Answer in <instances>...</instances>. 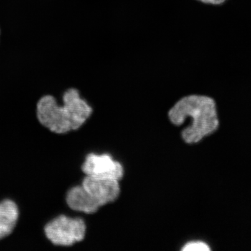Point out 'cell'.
I'll list each match as a JSON object with an SVG mask.
<instances>
[{
	"mask_svg": "<svg viewBox=\"0 0 251 251\" xmlns=\"http://www.w3.org/2000/svg\"><path fill=\"white\" fill-rule=\"evenodd\" d=\"M19 210L11 200L0 202V240L12 233L17 224Z\"/></svg>",
	"mask_w": 251,
	"mask_h": 251,
	"instance_id": "obj_6",
	"label": "cell"
},
{
	"mask_svg": "<svg viewBox=\"0 0 251 251\" xmlns=\"http://www.w3.org/2000/svg\"><path fill=\"white\" fill-rule=\"evenodd\" d=\"M173 125H183L187 119L191 125L181 132L185 143H199L219 128L217 107L214 99L206 95L191 94L180 99L168 112Z\"/></svg>",
	"mask_w": 251,
	"mask_h": 251,
	"instance_id": "obj_2",
	"label": "cell"
},
{
	"mask_svg": "<svg viewBox=\"0 0 251 251\" xmlns=\"http://www.w3.org/2000/svg\"><path fill=\"white\" fill-rule=\"evenodd\" d=\"M82 170L87 176L100 179L120 181L124 176V168L121 163L115 161L107 153L87 155Z\"/></svg>",
	"mask_w": 251,
	"mask_h": 251,
	"instance_id": "obj_5",
	"label": "cell"
},
{
	"mask_svg": "<svg viewBox=\"0 0 251 251\" xmlns=\"http://www.w3.org/2000/svg\"><path fill=\"white\" fill-rule=\"evenodd\" d=\"M120 193L119 181L86 176L81 186L68 191L67 202L73 210L94 214L100 206L116 201Z\"/></svg>",
	"mask_w": 251,
	"mask_h": 251,
	"instance_id": "obj_3",
	"label": "cell"
},
{
	"mask_svg": "<svg viewBox=\"0 0 251 251\" xmlns=\"http://www.w3.org/2000/svg\"><path fill=\"white\" fill-rule=\"evenodd\" d=\"M203 4L209 5V6H223L229 0H196Z\"/></svg>",
	"mask_w": 251,
	"mask_h": 251,
	"instance_id": "obj_8",
	"label": "cell"
},
{
	"mask_svg": "<svg viewBox=\"0 0 251 251\" xmlns=\"http://www.w3.org/2000/svg\"><path fill=\"white\" fill-rule=\"evenodd\" d=\"M44 230L46 237L54 245L69 247L83 240L86 225L80 218L61 215L46 225Z\"/></svg>",
	"mask_w": 251,
	"mask_h": 251,
	"instance_id": "obj_4",
	"label": "cell"
},
{
	"mask_svg": "<svg viewBox=\"0 0 251 251\" xmlns=\"http://www.w3.org/2000/svg\"><path fill=\"white\" fill-rule=\"evenodd\" d=\"M182 251H209L210 248L202 242H191L185 244L183 247Z\"/></svg>",
	"mask_w": 251,
	"mask_h": 251,
	"instance_id": "obj_7",
	"label": "cell"
},
{
	"mask_svg": "<svg viewBox=\"0 0 251 251\" xmlns=\"http://www.w3.org/2000/svg\"><path fill=\"white\" fill-rule=\"evenodd\" d=\"M63 105H59L52 94L41 96L36 105L39 122L53 133L64 134L78 129L90 118L93 109L82 98L77 87L66 89L62 94Z\"/></svg>",
	"mask_w": 251,
	"mask_h": 251,
	"instance_id": "obj_1",
	"label": "cell"
},
{
	"mask_svg": "<svg viewBox=\"0 0 251 251\" xmlns=\"http://www.w3.org/2000/svg\"><path fill=\"white\" fill-rule=\"evenodd\" d=\"M0 34H1V29H0Z\"/></svg>",
	"mask_w": 251,
	"mask_h": 251,
	"instance_id": "obj_9",
	"label": "cell"
}]
</instances>
